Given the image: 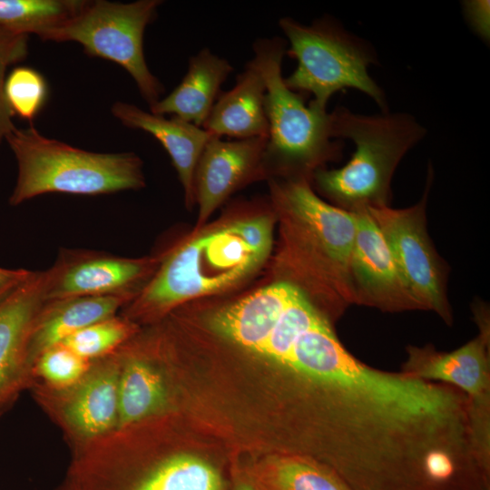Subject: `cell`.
I'll list each match as a JSON object with an SVG mask.
<instances>
[{"mask_svg":"<svg viewBox=\"0 0 490 490\" xmlns=\"http://www.w3.org/2000/svg\"><path fill=\"white\" fill-rule=\"evenodd\" d=\"M355 214L356 236L351 257L355 304L386 312L421 309L374 220L367 210Z\"/></svg>","mask_w":490,"mask_h":490,"instance_id":"cell-12","label":"cell"},{"mask_svg":"<svg viewBox=\"0 0 490 490\" xmlns=\"http://www.w3.org/2000/svg\"><path fill=\"white\" fill-rule=\"evenodd\" d=\"M137 293L132 289L45 302L29 339L31 374L33 363L42 351L95 322L115 316L117 310L124 308Z\"/></svg>","mask_w":490,"mask_h":490,"instance_id":"cell-17","label":"cell"},{"mask_svg":"<svg viewBox=\"0 0 490 490\" xmlns=\"http://www.w3.org/2000/svg\"><path fill=\"white\" fill-rule=\"evenodd\" d=\"M162 3L87 1L76 15L49 32L43 40L76 42L88 55L119 64L132 77L151 108L161 99L164 87L146 64L143 35Z\"/></svg>","mask_w":490,"mask_h":490,"instance_id":"cell-7","label":"cell"},{"mask_svg":"<svg viewBox=\"0 0 490 490\" xmlns=\"http://www.w3.org/2000/svg\"><path fill=\"white\" fill-rule=\"evenodd\" d=\"M231 221L191 238L168 254L122 316L134 323L159 318L187 300L229 289L259 270L272 248V216Z\"/></svg>","mask_w":490,"mask_h":490,"instance_id":"cell-2","label":"cell"},{"mask_svg":"<svg viewBox=\"0 0 490 490\" xmlns=\"http://www.w3.org/2000/svg\"><path fill=\"white\" fill-rule=\"evenodd\" d=\"M47 93L44 76L27 66L14 68L5 79V94L11 110L30 123L44 107Z\"/></svg>","mask_w":490,"mask_h":490,"instance_id":"cell-24","label":"cell"},{"mask_svg":"<svg viewBox=\"0 0 490 490\" xmlns=\"http://www.w3.org/2000/svg\"><path fill=\"white\" fill-rule=\"evenodd\" d=\"M255 476L264 490H351L330 468L292 454L270 457Z\"/></svg>","mask_w":490,"mask_h":490,"instance_id":"cell-20","label":"cell"},{"mask_svg":"<svg viewBox=\"0 0 490 490\" xmlns=\"http://www.w3.org/2000/svg\"><path fill=\"white\" fill-rule=\"evenodd\" d=\"M53 490H76L75 487L66 479L54 487Z\"/></svg>","mask_w":490,"mask_h":490,"instance_id":"cell-28","label":"cell"},{"mask_svg":"<svg viewBox=\"0 0 490 490\" xmlns=\"http://www.w3.org/2000/svg\"><path fill=\"white\" fill-rule=\"evenodd\" d=\"M477 335L460 348L438 351L432 345L407 347L401 372L452 386L466 397L467 418L475 456L484 471L490 464V321L488 311L475 310Z\"/></svg>","mask_w":490,"mask_h":490,"instance_id":"cell-8","label":"cell"},{"mask_svg":"<svg viewBox=\"0 0 490 490\" xmlns=\"http://www.w3.org/2000/svg\"><path fill=\"white\" fill-rule=\"evenodd\" d=\"M119 367L115 352L92 361L86 373L64 388L32 386L33 397L62 430L72 452L117 429Z\"/></svg>","mask_w":490,"mask_h":490,"instance_id":"cell-10","label":"cell"},{"mask_svg":"<svg viewBox=\"0 0 490 490\" xmlns=\"http://www.w3.org/2000/svg\"><path fill=\"white\" fill-rule=\"evenodd\" d=\"M464 11L474 31L484 40L489 39V1H466Z\"/></svg>","mask_w":490,"mask_h":490,"instance_id":"cell-26","label":"cell"},{"mask_svg":"<svg viewBox=\"0 0 490 490\" xmlns=\"http://www.w3.org/2000/svg\"><path fill=\"white\" fill-rule=\"evenodd\" d=\"M137 332L136 323L115 315L74 333L63 343L81 357L93 361L113 354Z\"/></svg>","mask_w":490,"mask_h":490,"instance_id":"cell-22","label":"cell"},{"mask_svg":"<svg viewBox=\"0 0 490 490\" xmlns=\"http://www.w3.org/2000/svg\"><path fill=\"white\" fill-rule=\"evenodd\" d=\"M265 94L264 76L250 59L234 86L220 93L202 128L220 138L268 137Z\"/></svg>","mask_w":490,"mask_h":490,"instance_id":"cell-18","label":"cell"},{"mask_svg":"<svg viewBox=\"0 0 490 490\" xmlns=\"http://www.w3.org/2000/svg\"><path fill=\"white\" fill-rule=\"evenodd\" d=\"M86 0H0V27L42 40L74 15Z\"/></svg>","mask_w":490,"mask_h":490,"instance_id":"cell-21","label":"cell"},{"mask_svg":"<svg viewBox=\"0 0 490 490\" xmlns=\"http://www.w3.org/2000/svg\"><path fill=\"white\" fill-rule=\"evenodd\" d=\"M268 137L223 141L213 136L204 147L194 174L197 228L235 191L265 176L263 157Z\"/></svg>","mask_w":490,"mask_h":490,"instance_id":"cell-13","label":"cell"},{"mask_svg":"<svg viewBox=\"0 0 490 490\" xmlns=\"http://www.w3.org/2000/svg\"><path fill=\"white\" fill-rule=\"evenodd\" d=\"M28 54V35L0 27V143L15 127V115L5 94L7 68L23 61Z\"/></svg>","mask_w":490,"mask_h":490,"instance_id":"cell-25","label":"cell"},{"mask_svg":"<svg viewBox=\"0 0 490 490\" xmlns=\"http://www.w3.org/2000/svg\"><path fill=\"white\" fill-rule=\"evenodd\" d=\"M113 115L124 126L142 130L155 137L166 150L184 191L188 208L195 203L194 174L201 152L213 137L202 127L172 116L146 112L134 104L116 102Z\"/></svg>","mask_w":490,"mask_h":490,"instance_id":"cell-16","label":"cell"},{"mask_svg":"<svg viewBox=\"0 0 490 490\" xmlns=\"http://www.w3.org/2000/svg\"><path fill=\"white\" fill-rule=\"evenodd\" d=\"M432 179L433 169L429 164L424 194L411 207L366 210L383 234L421 310L434 311L451 325L453 314L446 296L448 267L436 252L426 230V207Z\"/></svg>","mask_w":490,"mask_h":490,"instance_id":"cell-9","label":"cell"},{"mask_svg":"<svg viewBox=\"0 0 490 490\" xmlns=\"http://www.w3.org/2000/svg\"><path fill=\"white\" fill-rule=\"evenodd\" d=\"M271 203L281 221L280 263L299 287L331 320L355 295L351 257L355 212L318 196L309 179H272Z\"/></svg>","mask_w":490,"mask_h":490,"instance_id":"cell-1","label":"cell"},{"mask_svg":"<svg viewBox=\"0 0 490 490\" xmlns=\"http://www.w3.org/2000/svg\"><path fill=\"white\" fill-rule=\"evenodd\" d=\"M5 139L18 168L13 206L46 193L99 195L145 185L142 161L133 152L84 151L42 135L33 122Z\"/></svg>","mask_w":490,"mask_h":490,"instance_id":"cell-5","label":"cell"},{"mask_svg":"<svg viewBox=\"0 0 490 490\" xmlns=\"http://www.w3.org/2000/svg\"><path fill=\"white\" fill-rule=\"evenodd\" d=\"M287 42L279 36L253 43L252 61L266 83L268 140L264 174L279 179H309L328 162L342 157L344 143L334 137L331 113L306 104L304 95L290 90L282 75Z\"/></svg>","mask_w":490,"mask_h":490,"instance_id":"cell-4","label":"cell"},{"mask_svg":"<svg viewBox=\"0 0 490 490\" xmlns=\"http://www.w3.org/2000/svg\"><path fill=\"white\" fill-rule=\"evenodd\" d=\"M235 490H256L253 486L246 483H240L237 485Z\"/></svg>","mask_w":490,"mask_h":490,"instance_id":"cell-29","label":"cell"},{"mask_svg":"<svg viewBox=\"0 0 490 490\" xmlns=\"http://www.w3.org/2000/svg\"><path fill=\"white\" fill-rule=\"evenodd\" d=\"M33 273L34 271L24 269L9 270L0 267V301L26 281Z\"/></svg>","mask_w":490,"mask_h":490,"instance_id":"cell-27","label":"cell"},{"mask_svg":"<svg viewBox=\"0 0 490 490\" xmlns=\"http://www.w3.org/2000/svg\"><path fill=\"white\" fill-rule=\"evenodd\" d=\"M155 260L127 259L95 252H65L53 266L45 302L134 289L152 272Z\"/></svg>","mask_w":490,"mask_h":490,"instance_id":"cell-14","label":"cell"},{"mask_svg":"<svg viewBox=\"0 0 490 490\" xmlns=\"http://www.w3.org/2000/svg\"><path fill=\"white\" fill-rule=\"evenodd\" d=\"M331 116L334 137L351 140L355 152L341 168L318 169L311 178L316 190L352 212L388 206L394 172L426 130L402 113L368 116L338 106Z\"/></svg>","mask_w":490,"mask_h":490,"instance_id":"cell-3","label":"cell"},{"mask_svg":"<svg viewBox=\"0 0 490 490\" xmlns=\"http://www.w3.org/2000/svg\"><path fill=\"white\" fill-rule=\"evenodd\" d=\"M54 270L34 272L0 301V413L32 383L28 345Z\"/></svg>","mask_w":490,"mask_h":490,"instance_id":"cell-11","label":"cell"},{"mask_svg":"<svg viewBox=\"0 0 490 490\" xmlns=\"http://www.w3.org/2000/svg\"><path fill=\"white\" fill-rule=\"evenodd\" d=\"M279 26L289 44L286 54L298 62L284 77L286 85L302 95L311 94L309 104L327 111L330 97L344 88H355L372 98L387 113L384 91L371 78L368 68L377 64L374 48L364 39L348 32L331 16L303 24L282 17Z\"/></svg>","mask_w":490,"mask_h":490,"instance_id":"cell-6","label":"cell"},{"mask_svg":"<svg viewBox=\"0 0 490 490\" xmlns=\"http://www.w3.org/2000/svg\"><path fill=\"white\" fill-rule=\"evenodd\" d=\"M232 71L227 59L203 48L189 59L181 82L150 112L163 116L172 114L202 127L220 93V86Z\"/></svg>","mask_w":490,"mask_h":490,"instance_id":"cell-19","label":"cell"},{"mask_svg":"<svg viewBox=\"0 0 490 490\" xmlns=\"http://www.w3.org/2000/svg\"><path fill=\"white\" fill-rule=\"evenodd\" d=\"M92 361L81 357L65 344L58 343L42 351L32 366L31 386L64 388L78 381Z\"/></svg>","mask_w":490,"mask_h":490,"instance_id":"cell-23","label":"cell"},{"mask_svg":"<svg viewBox=\"0 0 490 490\" xmlns=\"http://www.w3.org/2000/svg\"><path fill=\"white\" fill-rule=\"evenodd\" d=\"M137 333L115 352L119 367L117 429L161 417L171 407L170 384L158 351L138 338Z\"/></svg>","mask_w":490,"mask_h":490,"instance_id":"cell-15","label":"cell"}]
</instances>
